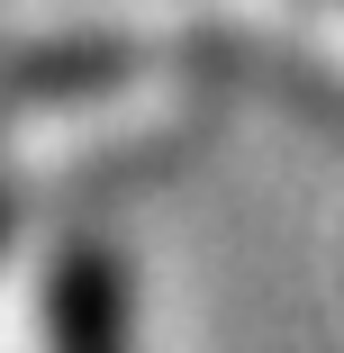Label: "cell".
<instances>
[{
	"label": "cell",
	"mask_w": 344,
	"mask_h": 353,
	"mask_svg": "<svg viewBox=\"0 0 344 353\" xmlns=\"http://www.w3.org/2000/svg\"><path fill=\"white\" fill-rule=\"evenodd\" d=\"M54 353H127L118 344V281L100 254H73L54 272Z\"/></svg>",
	"instance_id": "obj_1"
}]
</instances>
